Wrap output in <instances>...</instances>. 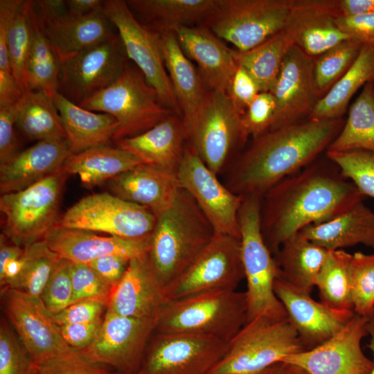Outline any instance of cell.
Returning <instances> with one entry per match:
<instances>
[{
    "instance_id": "1",
    "label": "cell",
    "mask_w": 374,
    "mask_h": 374,
    "mask_svg": "<svg viewBox=\"0 0 374 374\" xmlns=\"http://www.w3.org/2000/svg\"><path fill=\"white\" fill-rule=\"evenodd\" d=\"M366 197L326 156L269 188L261 198L265 242L274 255L288 238L328 221Z\"/></svg>"
},
{
    "instance_id": "2",
    "label": "cell",
    "mask_w": 374,
    "mask_h": 374,
    "mask_svg": "<svg viewBox=\"0 0 374 374\" xmlns=\"http://www.w3.org/2000/svg\"><path fill=\"white\" fill-rule=\"evenodd\" d=\"M345 121L306 118L253 139L233 163L226 186L242 197L262 195L326 152Z\"/></svg>"
},
{
    "instance_id": "3",
    "label": "cell",
    "mask_w": 374,
    "mask_h": 374,
    "mask_svg": "<svg viewBox=\"0 0 374 374\" xmlns=\"http://www.w3.org/2000/svg\"><path fill=\"white\" fill-rule=\"evenodd\" d=\"M156 217L148 256L167 290L193 262L215 233L193 197L181 188L169 206Z\"/></svg>"
},
{
    "instance_id": "4",
    "label": "cell",
    "mask_w": 374,
    "mask_h": 374,
    "mask_svg": "<svg viewBox=\"0 0 374 374\" xmlns=\"http://www.w3.org/2000/svg\"><path fill=\"white\" fill-rule=\"evenodd\" d=\"M245 292L223 290L168 300L157 319L155 332L187 333L229 342L247 322Z\"/></svg>"
},
{
    "instance_id": "5",
    "label": "cell",
    "mask_w": 374,
    "mask_h": 374,
    "mask_svg": "<svg viewBox=\"0 0 374 374\" xmlns=\"http://www.w3.org/2000/svg\"><path fill=\"white\" fill-rule=\"evenodd\" d=\"M305 351L288 317L260 315L247 322L228 342L209 374H260L271 365Z\"/></svg>"
},
{
    "instance_id": "6",
    "label": "cell",
    "mask_w": 374,
    "mask_h": 374,
    "mask_svg": "<svg viewBox=\"0 0 374 374\" xmlns=\"http://www.w3.org/2000/svg\"><path fill=\"white\" fill-rule=\"evenodd\" d=\"M261 198L257 195L242 197L238 213L241 255L247 286V322L263 314L287 317L274 292L278 271L262 233Z\"/></svg>"
},
{
    "instance_id": "7",
    "label": "cell",
    "mask_w": 374,
    "mask_h": 374,
    "mask_svg": "<svg viewBox=\"0 0 374 374\" xmlns=\"http://www.w3.org/2000/svg\"><path fill=\"white\" fill-rule=\"evenodd\" d=\"M79 105L116 119L114 142L138 136L174 114L162 104L139 69L128 64L114 83Z\"/></svg>"
},
{
    "instance_id": "8",
    "label": "cell",
    "mask_w": 374,
    "mask_h": 374,
    "mask_svg": "<svg viewBox=\"0 0 374 374\" xmlns=\"http://www.w3.org/2000/svg\"><path fill=\"white\" fill-rule=\"evenodd\" d=\"M68 177L62 168L24 190L1 195L2 234L21 247L43 240L60 217L62 190Z\"/></svg>"
},
{
    "instance_id": "9",
    "label": "cell",
    "mask_w": 374,
    "mask_h": 374,
    "mask_svg": "<svg viewBox=\"0 0 374 374\" xmlns=\"http://www.w3.org/2000/svg\"><path fill=\"white\" fill-rule=\"evenodd\" d=\"M294 4L295 0H217L205 23L244 52L285 30Z\"/></svg>"
},
{
    "instance_id": "10",
    "label": "cell",
    "mask_w": 374,
    "mask_h": 374,
    "mask_svg": "<svg viewBox=\"0 0 374 374\" xmlns=\"http://www.w3.org/2000/svg\"><path fill=\"white\" fill-rule=\"evenodd\" d=\"M242 112L227 92L209 89L193 123L186 130L191 148L216 175L247 134Z\"/></svg>"
},
{
    "instance_id": "11",
    "label": "cell",
    "mask_w": 374,
    "mask_h": 374,
    "mask_svg": "<svg viewBox=\"0 0 374 374\" xmlns=\"http://www.w3.org/2000/svg\"><path fill=\"white\" fill-rule=\"evenodd\" d=\"M156 219V215L143 206L111 193H100L75 202L60 215L54 227L140 238L152 233Z\"/></svg>"
},
{
    "instance_id": "12",
    "label": "cell",
    "mask_w": 374,
    "mask_h": 374,
    "mask_svg": "<svg viewBox=\"0 0 374 374\" xmlns=\"http://www.w3.org/2000/svg\"><path fill=\"white\" fill-rule=\"evenodd\" d=\"M103 10L118 30L127 57L132 60L157 91L162 104L181 118L168 74L159 34L139 21L126 1H105Z\"/></svg>"
},
{
    "instance_id": "13",
    "label": "cell",
    "mask_w": 374,
    "mask_h": 374,
    "mask_svg": "<svg viewBox=\"0 0 374 374\" xmlns=\"http://www.w3.org/2000/svg\"><path fill=\"white\" fill-rule=\"evenodd\" d=\"M1 299L3 313L33 364L45 363L78 350L65 342L40 297L6 288L1 290Z\"/></svg>"
},
{
    "instance_id": "14",
    "label": "cell",
    "mask_w": 374,
    "mask_h": 374,
    "mask_svg": "<svg viewBox=\"0 0 374 374\" xmlns=\"http://www.w3.org/2000/svg\"><path fill=\"white\" fill-rule=\"evenodd\" d=\"M127 56L118 35L60 61L57 91L79 105L114 83L123 73Z\"/></svg>"
},
{
    "instance_id": "15",
    "label": "cell",
    "mask_w": 374,
    "mask_h": 374,
    "mask_svg": "<svg viewBox=\"0 0 374 374\" xmlns=\"http://www.w3.org/2000/svg\"><path fill=\"white\" fill-rule=\"evenodd\" d=\"M137 374H209L228 342L195 334L155 332Z\"/></svg>"
},
{
    "instance_id": "16",
    "label": "cell",
    "mask_w": 374,
    "mask_h": 374,
    "mask_svg": "<svg viewBox=\"0 0 374 374\" xmlns=\"http://www.w3.org/2000/svg\"><path fill=\"white\" fill-rule=\"evenodd\" d=\"M244 278L240 240L215 233L189 267L168 287L167 299L210 291L234 290Z\"/></svg>"
},
{
    "instance_id": "17",
    "label": "cell",
    "mask_w": 374,
    "mask_h": 374,
    "mask_svg": "<svg viewBox=\"0 0 374 374\" xmlns=\"http://www.w3.org/2000/svg\"><path fill=\"white\" fill-rule=\"evenodd\" d=\"M156 324L155 319L125 317L106 310L96 338L80 351L93 363L107 364L121 374H137Z\"/></svg>"
},
{
    "instance_id": "18",
    "label": "cell",
    "mask_w": 374,
    "mask_h": 374,
    "mask_svg": "<svg viewBox=\"0 0 374 374\" xmlns=\"http://www.w3.org/2000/svg\"><path fill=\"white\" fill-rule=\"evenodd\" d=\"M217 175L191 147L186 148L177 171L180 188L193 197L215 233L240 240L238 213L242 197L223 185Z\"/></svg>"
},
{
    "instance_id": "19",
    "label": "cell",
    "mask_w": 374,
    "mask_h": 374,
    "mask_svg": "<svg viewBox=\"0 0 374 374\" xmlns=\"http://www.w3.org/2000/svg\"><path fill=\"white\" fill-rule=\"evenodd\" d=\"M368 319L356 314L330 339L317 347L290 355L283 361L299 365L310 374H369L373 360L362 348L368 335Z\"/></svg>"
},
{
    "instance_id": "20",
    "label": "cell",
    "mask_w": 374,
    "mask_h": 374,
    "mask_svg": "<svg viewBox=\"0 0 374 374\" xmlns=\"http://www.w3.org/2000/svg\"><path fill=\"white\" fill-rule=\"evenodd\" d=\"M274 289L305 350L330 339L355 314L353 311L335 310L315 301L311 293L290 285L278 276Z\"/></svg>"
},
{
    "instance_id": "21",
    "label": "cell",
    "mask_w": 374,
    "mask_h": 374,
    "mask_svg": "<svg viewBox=\"0 0 374 374\" xmlns=\"http://www.w3.org/2000/svg\"><path fill=\"white\" fill-rule=\"evenodd\" d=\"M314 59L295 44L283 62L271 93L276 110L269 130L308 118L320 98L313 77Z\"/></svg>"
},
{
    "instance_id": "22",
    "label": "cell",
    "mask_w": 374,
    "mask_h": 374,
    "mask_svg": "<svg viewBox=\"0 0 374 374\" xmlns=\"http://www.w3.org/2000/svg\"><path fill=\"white\" fill-rule=\"evenodd\" d=\"M30 10L60 61L116 34L103 8L84 15L46 14L34 11L30 1Z\"/></svg>"
},
{
    "instance_id": "23",
    "label": "cell",
    "mask_w": 374,
    "mask_h": 374,
    "mask_svg": "<svg viewBox=\"0 0 374 374\" xmlns=\"http://www.w3.org/2000/svg\"><path fill=\"white\" fill-rule=\"evenodd\" d=\"M167 301L166 290L148 254L130 261L112 292L107 310L125 317L157 320Z\"/></svg>"
},
{
    "instance_id": "24",
    "label": "cell",
    "mask_w": 374,
    "mask_h": 374,
    "mask_svg": "<svg viewBox=\"0 0 374 374\" xmlns=\"http://www.w3.org/2000/svg\"><path fill=\"white\" fill-rule=\"evenodd\" d=\"M60 258L88 264L107 255L130 259L145 256L151 246V234L140 238L101 236L93 232L53 227L43 240Z\"/></svg>"
},
{
    "instance_id": "25",
    "label": "cell",
    "mask_w": 374,
    "mask_h": 374,
    "mask_svg": "<svg viewBox=\"0 0 374 374\" xmlns=\"http://www.w3.org/2000/svg\"><path fill=\"white\" fill-rule=\"evenodd\" d=\"M170 30L174 32L185 55L197 64L204 84L209 89L227 92L238 66L234 50L206 27L176 26Z\"/></svg>"
},
{
    "instance_id": "26",
    "label": "cell",
    "mask_w": 374,
    "mask_h": 374,
    "mask_svg": "<svg viewBox=\"0 0 374 374\" xmlns=\"http://www.w3.org/2000/svg\"><path fill=\"white\" fill-rule=\"evenodd\" d=\"M337 0H295L287 28L294 44L312 58L350 39L337 26Z\"/></svg>"
},
{
    "instance_id": "27",
    "label": "cell",
    "mask_w": 374,
    "mask_h": 374,
    "mask_svg": "<svg viewBox=\"0 0 374 374\" xmlns=\"http://www.w3.org/2000/svg\"><path fill=\"white\" fill-rule=\"evenodd\" d=\"M73 154L67 140L37 141L0 165L1 194L24 190L61 170Z\"/></svg>"
},
{
    "instance_id": "28",
    "label": "cell",
    "mask_w": 374,
    "mask_h": 374,
    "mask_svg": "<svg viewBox=\"0 0 374 374\" xmlns=\"http://www.w3.org/2000/svg\"><path fill=\"white\" fill-rule=\"evenodd\" d=\"M187 139L182 119L172 114L148 131L115 142L143 164L177 173Z\"/></svg>"
},
{
    "instance_id": "29",
    "label": "cell",
    "mask_w": 374,
    "mask_h": 374,
    "mask_svg": "<svg viewBox=\"0 0 374 374\" xmlns=\"http://www.w3.org/2000/svg\"><path fill=\"white\" fill-rule=\"evenodd\" d=\"M107 185L113 195L155 215L169 206L180 188L177 173L143 163L112 178Z\"/></svg>"
},
{
    "instance_id": "30",
    "label": "cell",
    "mask_w": 374,
    "mask_h": 374,
    "mask_svg": "<svg viewBox=\"0 0 374 374\" xmlns=\"http://www.w3.org/2000/svg\"><path fill=\"white\" fill-rule=\"evenodd\" d=\"M304 237L328 251L357 244L374 248V211L359 202L333 218L303 229Z\"/></svg>"
},
{
    "instance_id": "31",
    "label": "cell",
    "mask_w": 374,
    "mask_h": 374,
    "mask_svg": "<svg viewBox=\"0 0 374 374\" xmlns=\"http://www.w3.org/2000/svg\"><path fill=\"white\" fill-rule=\"evenodd\" d=\"M160 36L165 66L181 112L185 132L196 117L206 91L190 60L182 51L172 30L157 32Z\"/></svg>"
},
{
    "instance_id": "32",
    "label": "cell",
    "mask_w": 374,
    "mask_h": 374,
    "mask_svg": "<svg viewBox=\"0 0 374 374\" xmlns=\"http://www.w3.org/2000/svg\"><path fill=\"white\" fill-rule=\"evenodd\" d=\"M57 107L73 154L114 141L118 122L112 115L86 109L57 91L46 93Z\"/></svg>"
},
{
    "instance_id": "33",
    "label": "cell",
    "mask_w": 374,
    "mask_h": 374,
    "mask_svg": "<svg viewBox=\"0 0 374 374\" xmlns=\"http://www.w3.org/2000/svg\"><path fill=\"white\" fill-rule=\"evenodd\" d=\"M328 251L300 233L285 240L273 255L278 276L290 285L311 293Z\"/></svg>"
},
{
    "instance_id": "34",
    "label": "cell",
    "mask_w": 374,
    "mask_h": 374,
    "mask_svg": "<svg viewBox=\"0 0 374 374\" xmlns=\"http://www.w3.org/2000/svg\"><path fill=\"white\" fill-rule=\"evenodd\" d=\"M141 163L132 153L106 145L73 154L62 169L69 175H78L86 187L93 188Z\"/></svg>"
},
{
    "instance_id": "35",
    "label": "cell",
    "mask_w": 374,
    "mask_h": 374,
    "mask_svg": "<svg viewBox=\"0 0 374 374\" xmlns=\"http://www.w3.org/2000/svg\"><path fill=\"white\" fill-rule=\"evenodd\" d=\"M371 81H374V47L364 45L349 69L319 99L308 118H342L353 95Z\"/></svg>"
},
{
    "instance_id": "36",
    "label": "cell",
    "mask_w": 374,
    "mask_h": 374,
    "mask_svg": "<svg viewBox=\"0 0 374 374\" xmlns=\"http://www.w3.org/2000/svg\"><path fill=\"white\" fill-rule=\"evenodd\" d=\"M217 0H128V6L157 32L206 20Z\"/></svg>"
},
{
    "instance_id": "37",
    "label": "cell",
    "mask_w": 374,
    "mask_h": 374,
    "mask_svg": "<svg viewBox=\"0 0 374 374\" xmlns=\"http://www.w3.org/2000/svg\"><path fill=\"white\" fill-rule=\"evenodd\" d=\"M293 45V37L286 28L249 51L234 50V56L238 65L246 69L257 82L261 92H271L285 57Z\"/></svg>"
},
{
    "instance_id": "38",
    "label": "cell",
    "mask_w": 374,
    "mask_h": 374,
    "mask_svg": "<svg viewBox=\"0 0 374 374\" xmlns=\"http://www.w3.org/2000/svg\"><path fill=\"white\" fill-rule=\"evenodd\" d=\"M16 127L30 141L66 140L57 107L41 91L28 90L23 94Z\"/></svg>"
},
{
    "instance_id": "39",
    "label": "cell",
    "mask_w": 374,
    "mask_h": 374,
    "mask_svg": "<svg viewBox=\"0 0 374 374\" xmlns=\"http://www.w3.org/2000/svg\"><path fill=\"white\" fill-rule=\"evenodd\" d=\"M328 151L374 152V81L366 83L348 110L347 119Z\"/></svg>"
},
{
    "instance_id": "40",
    "label": "cell",
    "mask_w": 374,
    "mask_h": 374,
    "mask_svg": "<svg viewBox=\"0 0 374 374\" xmlns=\"http://www.w3.org/2000/svg\"><path fill=\"white\" fill-rule=\"evenodd\" d=\"M350 253L344 249L328 251L315 281L320 302L339 310L353 311L349 262Z\"/></svg>"
},
{
    "instance_id": "41",
    "label": "cell",
    "mask_w": 374,
    "mask_h": 374,
    "mask_svg": "<svg viewBox=\"0 0 374 374\" xmlns=\"http://www.w3.org/2000/svg\"><path fill=\"white\" fill-rule=\"evenodd\" d=\"M30 15L33 32L26 68L28 89L46 93L57 91L61 72L60 60L40 30L30 10Z\"/></svg>"
},
{
    "instance_id": "42",
    "label": "cell",
    "mask_w": 374,
    "mask_h": 374,
    "mask_svg": "<svg viewBox=\"0 0 374 374\" xmlns=\"http://www.w3.org/2000/svg\"><path fill=\"white\" fill-rule=\"evenodd\" d=\"M33 26L29 1H22L12 16L6 33L8 57L14 78L23 93L28 91L26 68L32 41Z\"/></svg>"
},
{
    "instance_id": "43",
    "label": "cell",
    "mask_w": 374,
    "mask_h": 374,
    "mask_svg": "<svg viewBox=\"0 0 374 374\" xmlns=\"http://www.w3.org/2000/svg\"><path fill=\"white\" fill-rule=\"evenodd\" d=\"M21 270L9 288L40 297L61 258L44 240L24 247Z\"/></svg>"
},
{
    "instance_id": "44",
    "label": "cell",
    "mask_w": 374,
    "mask_h": 374,
    "mask_svg": "<svg viewBox=\"0 0 374 374\" xmlns=\"http://www.w3.org/2000/svg\"><path fill=\"white\" fill-rule=\"evenodd\" d=\"M364 46L347 39L314 58V82L320 99L349 69Z\"/></svg>"
},
{
    "instance_id": "45",
    "label": "cell",
    "mask_w": 374,
    "mask_h": 374,
    "mask_svg": "<svg viewBox=\"0 0 374 374\" xmlns=\"http://www.w3.org/2000/svg\"><path fill=\"white\" fill-rule=\"evenodd\" d=\"M349 275L353 312L368 319L374 315V254H351Z\"/></svg>"
},
{
    "instance_id": "46",
    "label": "cell",
    "mask_w": 374,
    "mask_h": 374,
    "mask_svg": "<svg viewBox=\"0 0 374 374\" xmlns=\"http://www.w3.org/2000/svg\"><path fill=\"white\" fill-rule=\"evenodd\" d=\"M326 156L366 197L374 198V152L327 150Z\"/></svg>"
},
{
    "instance_id": "47",
    "label": "cell",
    "mask_w": 374,
    "mask_h": 374,
    "mask_svg": "<svg viewBox=\"0 0 374 374\" xmlns=\"http://www.w3.org/2000/svg\"><path fill=\"white\" fill-rule=\"evenodd\" d=\"M23 0L0 1V105L17 102L24 93L19 89L12 73L6 42L9 21Z\"/></svg>"
},
{
    "instance_id": "48",
    "label": "cell",
    "mask_w": 374,
    "mask_h": 374,
    "mask_svg": "<svg viewBox=\"0 0 374 374\" xmlns=\"http://www.w3.org/2000/svg\"><path fill=\"white\" fill-rule=\"evenodd\" d=\"M33 362L5 319L0 324V374H30Z\"/></svg>"
},
{
    "instance_id": "49",
    "label": "cell",
    "mask_w": 374,
    "mask_h": 374,
    "mask_svg": "<svg viewBox=\"0 0 374 374\" xmlns=\"http://www.w3.org/2000/svg\"><path fill=\"white\" fill-rule=\"evenodd\" d=\"M71 264V261L61 258L40 296L51 314L62 311L72 303Z\"/></svg>"
},
{
    "instance_id": "50",
    "label": "cell",
    "mask_w": 374,
    "mask_h": 374,
    "mask_svg": "<svg viewBox=\"0 0 374 374\" xmlns=\"http://www.w3.org/2000/svg\"><path fill=\"white\" fill-rule=\"evenodd\" d=\"M72 303L82 300H95L107 306L113 289L89 266L71 264Z\"/></svg>"
},
{
    "instance_id": "51",
    "label": "cell",
    "mask_w": 374,
    "mask_h": 374,
    "mask_svg": "<svg viewBox=\"0 0 374 374\" xmlns=\"http://www.w3.org/2000/svg\"><path fill=\"white\" fill-rule=\"evenodd\" d=\"M276 110L274 95L269 91L259 93L247 107L242 115L244 129L255 139L271 128Z\"/></svg>"
},
{
    "instance_id": "52",
    "label": "cell",
    "mask_w": 374,
    "mask_h": 374,
    "mask_svg": "<svg viewBox=\"0 0 374 374\" xmlns=\"http://www.w3.org/2000/svg\"><path fill=\"white\" fill-rule=\"evenodd\" d=\"M30 374H112L86 359L80 350L39 364H33Z\"/></svg>"
},
{
    "instance_id": "53",
    "label": "cell",
    "mask_w": 374,
    "mask_h": 374,
    "mask_svg": "<svg viewBox=\"0 0 374 374\" xmlns=\"http://www.w3.org/2000/svg\"><path fill=\"white\" fill-rule=\"evenodd\" d=\"M21 98L15 103L0 105V165L20 152L15 129Z\"/></svg>"
},
{
    "instance_id": "54",
    "label": "cell",
    "mask_w": 374,
    "mask_h": 374,
    "mask_svg": "<svg viewBox=\"0 0 374 374\" xmlns=\"http://www.w3.org/2000/svg\"><path fill=\"white\" fill-rule=\"evenodd\" d=\"M107 305L95 300H82L69 305L62 311L52 314L58 326L92 322L104 317Z\"/></svg>"
},
{
    "instance_id": "55",
    "label": "cell",
    "mask_w": 374,
    "mask_h": 374,
    "mask_svg": "<svg viewBox=\"0 0 374 374\" xmlns=\"http://www.w3.org/2000/svg\"><path fill=\"white\" fill-rule=\"evenodd\" d=\"M24 247L8 240L2 233L0 236V286L8 288L19 276L21 269Z\"/></svg>"
},
{
    "instance_id": "56",
    "label": "cell",
    "mask_w": 374,
    "mask_h": 374,
    "mask_svg": "<svg viewBox=\"0 0 374 374\" xmlns=\"http://www.w3.org/2000/svg\"><path fill=\"white\" fill-rule=\"evenodd\" d=\"M260 92L255 79L246 69L238 65L231 80L227 93L242 114Z\"/></svg>"
},
{
    "instance_id": "57",
    "label": "cell",
    "mask_w": 374,
    "mask_h": 374,
    "mask_svg": "<svg viewBox=\"0 0 374 374\" xmlns=\"http://www.w3.org/2000/svg\"><path fill=\"white\" fill-rule=\"evenodd\" d=\"M335 21L350 39L374 47V13L357 16H339Z\"/></svg>"
},
{
    "instance_id": "58",
    "label": "cell",
    "mask_w": 374,
    "mask_h": 374,
    "mask_svg": "<svg viewBox=\"0 0 374 374\" xmlns=\"http://www.w3.org/2000/svg\"><path fill=\"white\" fill-rule=\"evenodd\" d=\"M103 317L92 322L60 326L58 328L70 347L81 350L93 342L100 330Z\"/></svg>"
},
{
    "instance_id": "59",
    "label": "cell",
    "mask_w": 374,
    "mask_h": 374,
    "mask_svg": "<svg viewBox=\"0 0 374 374\" xmlns=\"http://www.w3.org/2000/svg\"><path fill=\"white\" fill-rule=\"evenodd\" d=\"M130 260L118 255H107L87 265L113 290L127 271Z\"/></svg>"
},
{
    "instance_id": "60",
    "label": "cell",
    "mask_w": 374,
    "mask_h": 374,
    "mask_svg": "<svg viewBox=\"0 0 374 374\" xmlns=\"http://www.w3.org/2000/svg\"><path fill=\"white\" fill-rule=\"evenodd\" d=\"M339 16H357L374 13V0H337Z\"/></svg>"
},
{
    "instance_id": "61",
    "label": "cell",
    "mask_w": 374,
    "mask_h": 374,
    "mask_svg": "<svg viewBox=\"0 0 374 374\" xmlns=\"http://www.w3.org/2000/svg\"><path fill=\"white\" fill-rule=\"evenodd\" d=\"M67 12L75 15H84L103 8L102 0H66Z\"/></svg>"
},
{
    "instance_id": "62",
    "label": "cell",
    "mask_w": 374,
    "mask_h": 374,
    "mask_svg": "<svg viewBox=\"0 0 374 374\" xmlns=\"http://www.w3.org/2000/svg\"><path fill=\"white\" fill-rule=\"evenodd\" d=\"M260 374H310L301 366L286 361L278 362L263 371Z\"/></svg>"
},
{
    "instance_id": "63",
    "label": "cell",
    "mask_w": 374,
    "mask_h": 374,
    "mask_svg": "<svg viewBox=\"0 0 374 374\" xmlns=\"http://www.w3.org/2000/svg\"><path fill=\"white\" fill-rule=\"evenodd\" d=\"M368 332L370 337L368 348L372 353L373 366L369 374H374V315L368 319Z\"/></svg>"
}]
</instances>
